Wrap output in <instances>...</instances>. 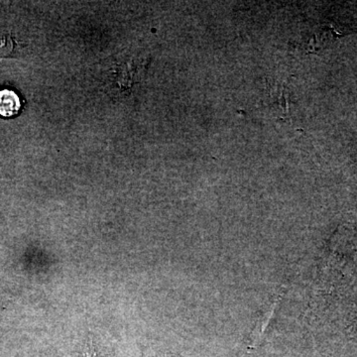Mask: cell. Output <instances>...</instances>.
Listing matches in <instances>:
<instances>
[{
	"instance_id": "1",
	"label": "cell",
	"mask_w": 357,
	"mask_h": 357,
	"mask_svg": "<svg viewBox=\"0 0 357 357\" xmlns=\"http://www.w3.org/2000/svg\"><path fill=\"white\" fill-rule=\"evenodd\" d=\"M21 102L20 96L10 89L0 91V115L6 117L13 116L20 112Z\"/></svg>"
},
{
	"instance_id": "2",
	"label": "cell",
	"mask_w": 357,
	"mask_h": 357,
	"mask_svg": "<svg viewBox=\"0 0 357 357\" xmlns=\"http://www.w3.org/2000/svg\"><path fill=\"white\" fill-rule=\"evenodd\" d=\"M13 49L14 42L10 34L0 30V58L8 57Z\"/></svg>"
},
{
	"instance_id": "3",
	"label": "cell",
	"mask_w": 357,
	"mask_h": 357,
	"mask_svg": "<svg viewBox=\"0 0 357 357\" xmlns=\"http://www.w3.org/2000/svg\"><path fill=\"white\" fill-rule=\"evenodd\" d=\"M86 357H100L96 351H91L86 354Z\"/></svg>"
}]
</instances>
